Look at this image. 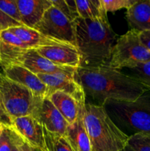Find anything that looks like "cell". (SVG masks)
<instances>
[{"label": "cell", "instance_id": "32", "mask_svg": "<svg viewBox=\"0 0 150 151\" xmlns=\"http://www.w3.org/2000/svg\"><path fill=\"white\" fill-rule=\"evenodd\" d=\"M124 151H135L133 150V149H132L130 147H129V145H127L126 146V147H125V149H124Z\"/></svg>", "mask_w": 150, "mask_h": 151}, {"label": "cell", "instance_id": "1", "mask_svg": "<svg viewBox=\"0 0 150 151\" xmlns=\"http://www.w3.org/2000/svg\"><path fill=\"white\" fill-rule=\"evenodd\" d=\"M75 80L88 95L102 106L107 100L134 101L149 91L144 86L121 70L108 66H80Z\"/></svg>", "mask_w": 150, "mask_h": 151}, {"label": "cell", "instance_id": "37", "mask_svg": "<svg viewBox=\"0 0 150 151\" xmlns=\"http://www.w3.org/2000/svg\"></svg>", "mask_w": 150, "mask_h": 151}, {"label": "cell", "instance_id": "18", "mask_svg": "<svg viewBox=\"0 0 150 151\" xmlns=\"http://www.w3.org/2000/svg\"><path fill=\"white\" fill-rule=\"evenodd\" d=\"M47 97L51 100L69 124L76 120L80 107L86 104V103H79L73 96L61 91H54Z\"/></svg>", "mask_w": 150, "mask_h": 151}, {"label": "cell", "instance_id": "21", "mask_svg": "<svg viewBox=\"0 0 150 151\" xmlns=\"http://www.w3.org/2000/svg\"><path fill=\"white\" fill-rule=\"evenodd\" d=\"M122 72L133 78L150 91V60L132 68L121 69Z\"/></svg>", "mask_w": 150, "mask_h": 151}, {"label": "cell", "instance_id": "13", "mask_svg": "<svg viewBox=\"0 0 150 151\" xmlns=\"http://www.w3.org/2000/svg\"><path fill=\"white\" fill-rule=\"evenodd\" d=\"M45 58L55 64L78 69L81 66L80 53L72 45H57L35 49Z\"/></svg>", "mask_w": 150, "mask_h": 151}, {"label": "cell", "instance_id": "2", "mask_svg": "<svg viewBox=\"0 0 150 151\" xmlns=\"http://www.w3.org/2000/svg\"><path fill=\"white\" fill-rule=\"evenodd\" d=\"M76 47L80 53V66H108L116 34L107 16L99 19L74 21Z\"/></svg>", "mask_w": 150, "mask_h": 151}, {"label": "cell", "instance_id": "36", "mask_svg": "<svg viewBox=\"0 0 150 151\" xmlns=\"http://www.w3.org/2000/svg\"><path fill=\"white\" fill-rule=\"evenodd\" d=\"M0 73H1V72H0Z\"/></svg>", "mask_w": 150, "mask_h": 151}, {"label": "cell", "instance_id": "9", "mask_svg": "<svg viewBox=\"0 0 150 151\" xmlns=\"http://www.w3.org/2000/svg\"><path fill=\"white\" fill-rule=\"evenodd\" d=\"M16 65L24 66L35 75L38 74H66L74 77L76 68L55 64L41 56L35 49L26 50L18 59Z\"/></svg>", "mask_w": 150, "mask_h": 151}, {"label": "cell", "instance_id": "29", "mask_svg": "<svg viewBox=\"0 0 150 151\" xmlns=\"http://www.w3.org/2000/svg\"><path fill=\"white\" fill-rule=\"evenodd\" d=\"M0 125L9 128H11L13 126V119L6 111L1 98H0Z\"/></svg>", "mask_w": 150, "mask_h": 151}, {"label": "cell", "instance_id": "27", "mask_svg": "<svg viewBox=\"0 0 150 151\" xmlns=\"http://www.w3.org/2000/svg\"><path fill=\"white\" fill-rule=\"evenodd\" d=\"M13 147V139L12 129L2 126L0 133V151H12Z\"/></svg>", "mask_w": 150, "mask_h": 151}, {"label": "cell", "instance_id": "10", "mask_svg": "<svg viewBox=\"0 0 150 151\" xmlns=\"http://www.w3.org/2000/svg\"><path fill=\"white\" fill-rule=\"evenodd\" d=\"M37 75L48 88V96L56 91H61L73 96L79 103H86L85 91L74 77L66 74H38Z\"/></svg>", "mask_w": 150, "mask_h": 151}, {"label": "cell", "instance_id": "30", "mask_svg": "<svg viewBox=\"0 0 150 151\" xmlns=\"http://www.w3.org/2000/svg\"><path fill=\"white\" fill-rule=\"evenodd\" d=\"M12 131H13V141H14L15 145L17 147L19 151H37L34 148H32V147H30L29 145L26 144L24 141H23L22 139L13 129H12Z\"/></svg>", "mask_w": 150, "mask_h": 151}, {"label": "cell", "instance_id": "23", "mask_svg": "<svg viewBox=\"0 0 150 151\" xmlns=\"http://www.w3.org/2000/svg\"><path fill=\"white\" fill-rule=\"evenodd\" d=\"M128 145L135 151H150V134L139 133L131 135Z\"/></svg>", "mask_w": 150, "mask_h": 151}, {"label": "cell", "instance_id": "22", "mask_svg": "<svg viewBox=\"0 0 150 151\" xmlns=\"http://www.w3.org/2000/svg\"><path fill=\"white\" fill-rule=\"evenodd\" d=\"M47 151H74L66 138L63 136L50 133L46 129Z\"/></svg>", "mask_w": 150, "mask_h": 151}, {"label": "cell", "instance_id": "4", "mask_svg": "<svg viewBox=\"0 0 150 151\" xmlns=\"http://www.w3.org/2000/svg\"><path fill=\"white\" fill-rule=\"evenodd\" d=\"M112 120L122 131L131 135L150 134V91H146L134 101L108 100L102 105Z\"/></svg>", "mask_w": 150, "mask_h": 151}, {"label": "cell", "instance_id": "31", "mask_svg": "<svg viewBox=\"0 0 150 151\" xmlns=\"http://www.w3.org/2000/svg\"><path fill=\"white\" fill-rule=\"evenodd\" d=\"M139 38L141 43L150 51V30L140 32Z\"/></svg>", "mask_w": 150, "mask_h": 151}, {"label": "cell", "instance_id": "34", "mask_svg": "<svg viewBox=\"0 0 150 151\" xmlns=\"http://www.w3.org/2000/svg\"><path fill=\"white\" fill-rule=\"evenodd\" d=\"M1 128H2V125H0V133H1Z\"/></svg>", "mask_w": 150, "mask_h": 151}, {"label": "cell", "instance_id": "20", "mask_svg": "<svg viewBox=\"0 0 150 151\" xmlns=\"http://www.w3.org/2000/svg\"><path fill=\"white\" fill-rule=\"evenodd\" d=\"M75 4L78 16L80 19H99L107 16L101 0H76Z\"/></svg>", "mask_w": 150, "mask_h": 151}, {"label": "cell", "instance_id": "19", "mask_svg": "<svg viewBox=\"0 0 150 151\" xmlns=\"http://www.w3.org/2000/svg\"><path fill=\"white\" fill-rule=\"evenodd\" d=\"M126 18L131 29L150 30V0H137L126 10Z\"/></svg>", "mask_w": 150, "mask_h": 151}, {"label": "cell", "instance_id": "3", "mask_svg": "<svg viewBox=\"0 0 150 151\" xmlns=\"http://www.w3.org/2000/svg\"><path fill=\"white\" fill-rule=\"evenodd\" d=\"M85 124L92 151H124L129 137L120 129L101 105L87 103Z\"/></svg>", "mask_w": 150, "mask_h": 151}, {"label": "cell", "instance_id": "11", "mask_svg": "<svg viewBox=\"0 0 150 151\" xmlns=\"http://www.w3.org/2000/svg\"><path fill=\"white\" fill-rule=\"evenodd\" d=\"M2 74L11 80L29 88L35 96L45 98L48 96L49 89L39 79L38 75L22 66L14 65L2 69Z\"/></svg>", "mask_w": 150, "mask_h": 151}, {"label": "cell", "instance_id": "5", "mask_svg": "<svg viewBox=\"0 0 150 151\" xmlns=\"http://www.w3.org/2000/svg\"><path fill=\"white\" fill-rule=\"evenodd\" d=\"M0 98L6 111L14 119L38 113L44 98L35 96L29 88L0 73Z\"/></svg>", "mask_w": 150, "mask_h": 151}, {"label": "cell", "instance_id": "15", "mask_svg": "<svg viewBox=\"0 0 150 151\" xmlns=\"http://www.w3.org/2000/svg\"><path fill=\"white\" fill-rule=\"evenodd\" d=\"M85 105L80 107L74 122L69 124L65 137L74 151H92L91 140L85 124Z\"/></svg>", "mask_w": 150, "mask_h": 151}, {"label": "cell", "instance_id": "8", "mask_svg": "<svg viewBox=\"0 0 150 151\" xmlns=\"http://www.w3.org/2000/svg\"><path fill=\"white\" fill-rule=\"evenodd\" d=\"M11 128L32 148L37 151H47L46 128L35 116L28 115L14 119Z\"/></svg>", "mask_w": 150, "mask_h": 151}, {"label": "cell", "instance_id": "26", "mask_svg": "<svg viewBox=\"0 0 150 151\" xmlns=\"http://www.w3.org/2000/svg\"><path fill=\"white\" fill-rule=\"evenodd\" d=\"M137 0H101V4L106 13H107L124 8L127 10Z\"/></svg>", "mask_w": 150, "mask_h": 151}, {"label": "cell", "instance_id": "28", "mask_svg": "<svg viewBox=\"0 0 150 151\" xmlns=\"http://www.w3.org/2000/svg\"><path fill=\"white\" fill-rule=\"evenodd\" d=\"M21 24L9 17L7 15H6L0 10V28L1 29V30L8 29L13 27L21 26Z\"/></svg>", "mask_w": 150, "mask_h": 151}, {"label": "cell", "instance_id": "6", "mask_svg": "<svg viewBox=\"0 0 150 151\" xmlns=\"http://www.w3.org/2000/svg\"><path fill=\"white\" fill-rule=\"evenodd\" d=\"M150 60V51L141 43L139 32L130 29L116 41L108 66L121 70Z\"/></svg>", "mask_w": 150, "mask_h": 151}, {"label": "cell", "instance_id": "25", "mask_svg": "<svg viewBox=\"0 0 150 151\" xmlns=\"http://www.w3.org/2000/svg\"><path fill=\"white\" fill-rule=\"evenodd\" d=\"M0 10L9 17L23 25L16 0H0Z\"/></svg>", "mask_w": 150, "mask_h": 151}, {"label": "cell", "instance_id": "12", "mask_svg": "<svg viewBox=\"0 0 150 151\" xmlns=\"http://www.w3.org/2000/svg\"><path fill=\"white\" fill-rule=\"evenodd\" d=\"M30 49L15 34L4 29L0 32V66L4 69L16 65L18 59Z\"/></svg>", "mask_w": 150, "mask_h": 151}, {"label": "cell", "instance_id": "33", "mask_svg": "<svg viewBox=\"0 0 150 151\" xmlns=\"http://www.w3.org/2000/svg\"><path fill=\"white\" fill-rule=\"evenodd\" d=\"M12 151H19V150H18L17 147H16V145H15L14 143V141H13V150H12Z\"/></svg>", "mask_w": 150, "mask_h": 151}, {"label": "cell", "instance_id": "35", "mask_svg": "<svg viewBox=\"0 0 150 151\" xmlns=\"http://www.w3.org/2000/svg\"><path fill=\"white\" fill-rule=\"evenodd\" d=\"M1 28H0V32H1Z\"/></svg>", "mask_w": 150, "mask_h": 151}, {"label": "cell", "instance_id": "16", "mask_svg": "<svg viewBox=\"0 0 150 151\" xmlns=\"http://www.w3.org/2000/svg\"><path fill=\"white\" fill-rule=\"evenodd\" d=\"M16 3L23 25L33 29L51 6V0H16Z\"/></svg>", "mask_w": 150, "mask_h": 151}, {"label": "cell", "instance_id": "7", "mask_svg": "<svg viewBox=\"0 0 150 151\" xmlns=\"http://www.w3.org/2000/svg\"><path fill=\"white\" fill-rule=\"evenodd\" d=\"M46 36L66 42L76 47L74 22L51 4L41 22L34 28Z\"/></svg>", "mask_w": 150, "mask_h": 151}, {"label": "cell", "instance_id": "24", "mask_svg": "<svg viewBox=\"0 0 150 151\" xmlns=\"http://www.w3.org/2000/svg\"><path fill=\"white\" fill-rule=\"evenodd\" d=\"M51 3L73 22L79 18L76 12L75 1L74 0H51Z\"/></svg>", "mask_w": 150, "mask_h": 151}, {"label": "cell", "instance_id": "17", "mask_svg": "<svg viewBox=\"0 0 150 151\" xmlns=\"http://www.w3.org/2000/svg\"><path fill=\"white\" fill-rule=\"evenodd\" d=\"M8 30L19 37L30 49L35 50L40 47H49V46L71 45L66 42L46 36L33 28L27 27L24 25L13 27L8 29Z\"/></svg>", "mask_w": 150, "mask_h": 151}, {"label": "cell", "instance_id": "14", "mask_svg": "<svg viewBox=\"0 0 150 151\" xmlns=\"http://www.w3.org/2000/svg\"><path fill=\"white\" fill-rule=\"evenodd\" d=\"M35 116L49 132L65 137L69 123L48 97L43 99Z\"/></svg>", "mask_w": 150, "mask_h": 151}]
</instances>
